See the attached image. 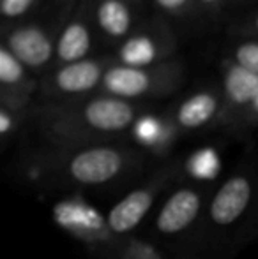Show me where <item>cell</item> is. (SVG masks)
<instances>
[{
	"label": "cell",
	"instance_id": "obj_1",
	"mask_svg": "<svg viewBox=\"0 0 258 259\" xmlns=\"http://www.w3.org/2000/svg\"><path fill=\"white\" fill-rule=\"evenodd\" d=\"M152 157L122 141L94 145H50L20 160L18 177L41 192H114L141 182Z\"/></svg>",
	"mask_w": 258,
	"mask_h": 259
},
{
	"label": "cell",
	"instance_id": "obj_2",
	"mask_svg": "<svg viewBox=\"0 0 258 259\" xmlns=\"http://www.w3.org/2000/svg\"><path fill=\"white\" fill-rule=\"evenodd\" d=\"M258 238V157H244L210 199L200 259H235Z\"/></svg>",
	"mask_w": 258,
	"mask_h": 259
},
{
	"label": "cell",
	"instance_id": "obj_3",
	"mask_svg": "<svg viewBox=\"0 0 258 259\" xmlns=\"http://www.w3.org/2000/svg\"><path fill=\"white\" fill-rule=\"evenodd\" d=\"M138 120L134 104L119 97H97L76 106H53L39 116L43 143H115Z\"/></svg>",
	"mask_w": 258,
	"mask_h": 259
},
{
	"label": "cell",
	"instance_id": "obj_4",
	"mask_svg": "<svg viewBox=\"0 0 258 259\" xmlns=\"http://www.w3.org/2000/svg\"><path fill=\"white\" fill-rule=\"evenodd\" d=\"M214 191L212 184H200L184 177L156 208L147 236L172 259H200Z\"/></svg>",
	"mask_w": 258,
	"mask_h": 259
},
{
	"label": "cell",
	"instance_id": "obj_5",
	"mask_svg": "<svg viewBox=\"0 0 258 259\" xmlns=\"http://www.w3.org/2000/svg\"><path fill=\"white\" fill-rule=\"evenodd\" d=\"M55 226L78 242L90 259H115L122 236L112 229L108 217L101 213L82 192H71L59 198L52 206Z\"/></svg>",
	"mask_w": 258,
	"mask_h": 259
},
{
	"label": "cell",
	"instance_id": "obj_6",
	"mask_svg": "<svg viewBox=\"0 0 258 259\" xmlns=\"http://www.w3.org/2000/svg\"><path fill=\"white\" fill-rule=\"evenodd\" d=\"M184 178V159L159 164L149 177L129 189L106 213L112 229L119 236L136 235L140 226L154 215L166 192Z\"/></svg>",
	"mask_w": 258,
	"mask_h": 259
},
{
	"label": "cell",
	"instance_id": "obj_7",
	"mask_svg": "<svg viewBox=\"0 0 258 259\" xmlns=\"http://www.w3.org/2000/svg\"><path fill=\"white\" fill-rule=\"evenodd\" d=\"M131 131L138 148H141L145 154L151 157H165L172 148L179 129L172 120L159 118L156 115H141Z\"/></svg>",
	"mask_w": 258,
	"mask_h": 259
},
{
	"label": "cell",
	"instance_id": "obj_8",
	"mask_svg": "<svg viewBox=\"0 0 258 259\" xmlns=\"http://www.w3.org/2000/svg\"><path fill=\"white\" fill-rule=\"evenodd\" d=\"M7 45H9V52L28 67H41L53 55L52 41L38 27H25L14 30L7 39Z\"/></svg>",
	"mask_w": 258,
	"mask_h": 259
},
{
	"label": "cell",
	"instance_id": "obj_9",
	"mask_svg": "<svg viewBox=\"0 0 258 259\" xmlns=\"http://www.w3.org/2000/svg\"><path fill=\"white\" fill-rule=\"evenodd\" d=\"M103 85L112 94V97L124 101L147 96L156 89V81L151 74H147L143 69L128 67V65L110 69L104 74Z\"/></svg>",
	"mask_w": 258,
	"mask_h": 259
},
{
	"label": "cell",
	"instance_id": "obj_10",
	"mask_svg": "<svg viewBox=\"0 0 258 259\" xmlns=\"http://www.w3.org/2000/svg\"><path fill=\"white\" fill-rule=\"evenodd\" d=\"M219 115L217 97L209 92H198L188 97L177 108L172 122L179 131H198L210 125Z\"/></svg>",
	"mask_w": 258,
	"mask_h": 259
},
{
	"label": "cell",
	"instance_id": "obj_11",
	"mask_svg": "<svg viewBox=\"0 0 258 259\" xmlns=\"http://www.w3.org/2000/svg\"><path fill=\"white\" fill-rule=\"evenodd\" d=\"M101 81V65L94 60H80L67 64L53 78V85L59 92L76 96L92 90Z\"/></svg>",
	"mask_w": 258,
	"mask_h": 259
},
{
	"label": "cell",
	"instance_id": "obj_12",
	"mask_svg": "<svg viewBox=\"0 0 258 259\" xmlns=\"http://www.w3.org/2000/svg\"><path fill=\"white\" fill-rule=\"evenodd\" d=\"M258 90V76L251 71L234 65L228 69L225 76V92H227L228 103L232 106L230 118H237L239 111L253 104V99Z\"/></svg>",
	"mask_w": 258,
	"mask_h": 259
},
{
	"label": "cell",
	"instance_id": "obj_13",
	"mask_svg": "<svg viewBox=\"0 0 258 259\" xmlns=\"http://www.w3.org/2000/svg\"><path fill=\"white\" fill-rule=\"evenodd\" d=\"M90 48V35L85 25L72 21L65 27L59 39V46H57V53L59 58L65 64H75L80 62Z\"/></svg>",
	"mask_w": 258,
	"mask_h": 259
},
{
	"label": "cell",
	"instance_id": "obj_14",
	"mask_svg": "<svg viewBox=\"0 0 258 259\" xmlns=\"http://www.w3.org/2000/svg\"><path fill=\"white\" fill-rule=\"evenodd\" d=\"M97 21L112 37H122L131 27V14L121 0H103L97 7Z\"/></svg>",
	"mask_w": 258,
	"mask_h": 259
},
{
	"label": "cell",
	"instance_id": "obj_15",
	"mask_svg": "<svg viewBox=\"0 0 258 259\" xmlns=\"http://www.w3.org/2000/svg\"><path fill=\"white\" fill-rule=\"evenodd\" d=\"M219 171V155L214 148L196 150L190 159H184V177L200 184H210Z\"/></svg>",
	"mask_w": 258,
	"mask_h": 259
},
{
	"label": "cell",
	"instance_id": "obj_16",
	"mask_svg": "<svg viewBox=\"0 0 258 259\" xmlns=\"http://www.w3.org/2000/svg\"><path fill=\"white\" fill-rule=\"evenodd\" d=\"M115 259H172L149 236H122Z\"/></svg>",
	"mask_w": 258,
	"mask_h": 259
},
{
	"label": "cell",
	"instance_id": "obj_17",
	"mask_svg": "<svg viewBox=\"0 0 258 259\" xmlns=\"http://www.w3.org/2000/svg\"><path fill=\"white\" fill-rule=\"evenodd\" d=\"M156 53H158V50H156V45L151 37H147V35H134V37H131L122 46L121 58L124 62V65H128V67L141 69L154 62Z\"/></svg>",
	"mask_w": 258,
	"mask_h": 259
},
{
	"label": "cell",
	"instance_id": "obj_18",
	"mask_svg": "<svg viewBox=\"0 0 258 259\" xmlns=\"http://www.w3.org/2000/svg\"><path fill=\"white\" fill-rule=\"evenodd\" d=\"M0 79L6 87H14L23 79V64L7 48L0 50Z\"/></svg>",
	"mask_w": 258,
	"mask_h": 259
},
{
	"label": "cell",
	"instance_id": "obj_19",
	"mask_svg": "<svg viewBox=\"0 0 258 259\" xmlns=\"http://www.w3.org/2000/svg\"><path fill=\"white\" fill-rule=\"evenodd\" d=\"M235 60H237V65L258 76V42H246L239 46L235 50Z\"/></svg>",
	"mask_w": 258,
	"mask_h": 259
},
{
	"label": "cell",
	"instance_id": "obj_20",
	"mask_svg": "<svg viewBox=\"0 0 258 259\" xmlns=\"http://www.w3.org/2000/svg\"><path fill=\"white\" fill-rule=\"evenodd\" d=\"M18 113L14 109L7 108V106H2L0 108V134H2L4 143L11 140L14 133L18 129Z\"/></svg>",
	"mask_w": 258,
	"mask_h": 259
},
{
	"label": "cell",
	"instance_id": "obj_21",
	"mask_svg": "<svg viewBox=\"0 0 258 259\" xmlns=\"http://www.w3.org/2000/svg\"><path fill=\"white\" fill-rule=\"evenodd\" d=\"M32 2L34 0H2L0 7H2V14L6 18H16L23 14L32 6Z\"/></svg>",
	"mask_w": 258,
	"mask_h": 259
},
{
	"label": "cell",
	"instance_id": "obj_22",
	"mask_svg": "<svg viewBox=\"0 0 258 259\" xmlns=\"http://www.w3.org/2000/svg\"><path fill=\"white\" fill-rule=\"evenodd\" d=\"M156 2H158L159 7H163V9H166V11H177V9H180L188 0H156Z\"/></svg>",
	"mask_w": 258,
	"mask_h": 259
},
{
	"label": "cell",
	"instance_id": "obj_23",
	"mask_svg": "<svg viewBox=\"0 0 258 259\" xmlns=\"http://www.w3.org/2000/svg\"><path fill=\"white\" fill-rule=\"evenodd\" d=\"M251 109H253V113H255V115H258V90H256V96H255V99H253Z\"/></svg>",
	"mask_w": 258,
	"mask_h": 259
},
{
	"label": "cell",
	"instance_id": "obj_24",
	"mask_svg": "<svg viewBox=\"0 0 258 259\" xmlns=\"http://www.w3.org/2000/svg\"><path fill=\"white\" fill-rule=\"evenodd\" d=\"M203 4H214V2H217V0H202Z\"/></svg>",
	"mask_w": 258,
	"mask_h": 259
},
{
	"label": "cell",
	"instance_id": "obj_25",
	"mask_svg": "<svg viewBox=\"0 0 258 259\" xmlns=\"http://www.w3.org/2000/svg\"><path fill=\"white\" fill-rule=\"evenodd\" d=\"M256 27H258V18H256Z\"/></svg>",
	"mask_w": 258,
	"mask_h": 259
}]
</instances>
